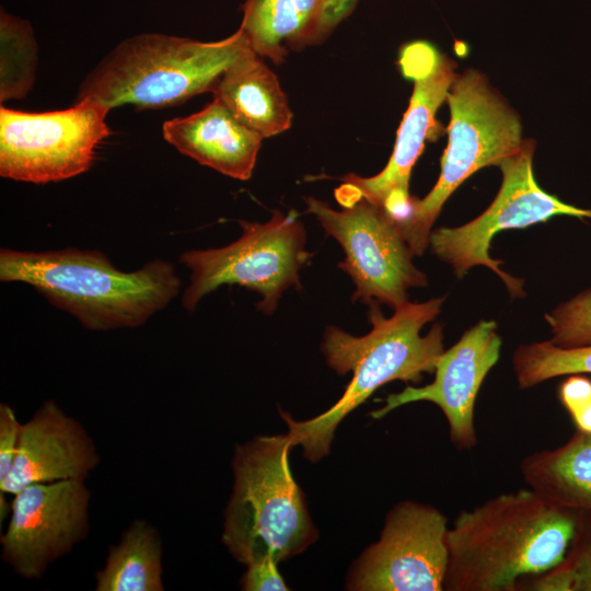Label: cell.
<instances>
[{
	"instance_id": "4316f807",
	"label": "cell",
	"mask_w": 591,
	"mask_h": 591,
	"mask_svg": "<svg viewBox=\"0 0 591 591\" xmlns=\"http://www.w3.org/2000/svg\"><path fill=\"white\" fill-rule=\"evenodd\" d=\"M241 586L245 591L288 590L278 570V563L271 558H264L247 565V570L242 577Z\"/></svg>"
},
{
	"instance_id": "603a6c76",
	"label": "cell",
	"mask_w": 591,
	"mask_h": 591,
	"mask_svg": "<svg viewBox=\"0 0 591 591\" xmlns=\"http://www.w3.org/2000/svg\"><path fill=\"white\" fill-rule=\"evenodd\" d=\"M576 528L563 560L534 577L529 590L591 591V513L576 512Z\"/></svg>"
},
{
	"instance_id": "7c38bea8",
	"label": "cell",
	"mask_w": 591,
	"mask_h": 591,
	"mask_svg": "<svg viewBox=\"0 0 591 591\" xmlns=\"http://www.w3.org/2000/svg\"><path fill=\"white\" fill-rule=\"evenodd\" d=\"M448 530V519L437 508L412 500L398 502L387 513L379 541L352 565L346 589L442 591Z\"/></svg>"
},
{
	"instance_id": "5b68a950",
	"label": "cell",
	"mask_w": 591,
	"mask_h": 591,
	"mask_svg": "<svg viewBox=\"0 0 591 591\" xmlns=\"http://www.w3.org/2000/svg\"><path fill=\"white\" fill-rule=\"evenodd\" d=\"M288 434L262 436L235 448L233 490L222 542L244 565L277 563L304 552L317 537L304 494L289 466Z\"/></svg>"
},
{
	"instance_id": "e0dca14e",
	"label": "cell",
	"mask_w": 591,
	"mask_h": 591,
	"mask_svg": "<svg viewBox=\"0 0 591 591\" xmlns=\"http://www.w3.org/2000/svg\"><path fill=\"white\" fill-rule=\"evenodd\" d=\"M162 136L178 152L229 177H252L263 137L213 96L202 109L166 120Z\"/></svg>"
},
{
	"instance_id": "44dd1931",
	"label": "cell",
	"mask_w": 591,
	"mask_h": 591,
	"mask_svg": "<svg viewBox=\"0 0 591 591\" xmlns=\"http://www.w3.org/2000/svg\"><path fill=\"white\" fill-rule=\"evenodd\" d=\"M32 24L8 11L0 12V102L24 99L32 90L37 67Z\"/></svg>"
},
{
	"instance_id": "30bf717a",
	"label": "cell",
	"mask_w": 591,
	"mask_h": 591,
	"mask_svg": "<svg viewBox=\"0 0 591 591\" xmlns=\"http://www.w3.org/2000/svg\"><path fill=\"white\" fill-rule=\"evenodd\" d=\"M534 141L525 139L522 148L505 159L500 189L489 207L474 220L456 228H439L430 233L432 253L450 264L461 278L472 267L483 265L495 271L512 297H524V281L505 273L489 256L493 237L500 231L521 229L544 222L555 216L590 218L582 209L559 200L543 190L533 173Z\"/></svg>"
},
{
	"instance_id": "7a4b0ae2",
	"label": "cell",
	"mask_w": 591,
	"mask_h": 591,
	"mask_svg": "<svg viewBox=\"0 0 591 591\" xmlns=\"http://www.w3.org/2000/svg\"><path fill=\"white\" fill-rule=\"evenodd\" d=\"M444 300L440 297L421 303L406 302L391 317L383 316L379 303L372 302L369 304L372 329L364 336L327 327L322 343L327 364L340 375L351 372L352 376L341 397L311 419L298 421L280 412L292 448L300 445L305 459L320 461L329 453L340 421L375 390L394 380L419 383L422 373L434 372L444 351L442 325L433 324L426 335H420V331L438 316Z\"/></svg>"
},
{
	"instance_id": "484cf974",
	"label": "cell",
	"mask_w": 591,
	"mask_h": 591,
	"mask_svg": "<svg viewBox=\"0 0 591 591\" xmlns=\"http://www.w3.org/2000/svg\"><path fill=\"white\" fill-rule=\"evenodd\" d=\"M22 425L16 418L13 408L4 403L0 404V482L11 471L20 441Z\"/></svg>"
},
{
	"instance_id": "8992f818",
	"label": "cell",
	"mask_w": 591,
	"mask_h": 591,
	"mask_svg": "<svg viewBox=\"0 0 591 591\" xmlns=\"http://www.w3.org/2000/svg\"><path fill=\"white\" fill-rule=\"evenodd\" d=\"M447 102L451 119L440 176L424 198H412L407 213L396 219L414 255L426 251L431 228L451 194L478 170L498 166L525 141L519 115L478 70L457 74Z\"/></svg>"
},
{
	"instance_id": "277c9868",
	"label": "cell",
	"mask_w": 591,
	"mask_h": 591,
	"mask_svg": "<svg viewBox=\"0 0 591 591\" xmlns=\"http://www.w3.org/2000/svg\"><path fill=\"white\" fill-rule=\"evenodd\" d=\"M251 44L239 28L216 42L162 33H141L121 40L85 76L76 101L93 99L108 109L179 105L213 92L223 71Z\"/></svg>"
},
{
	"instance_id": "9c48e42d",
	"label": "cell",
	"mask_w": 591,
	"mask_h": 591,
	"mask_svg": "<svg viewBox=\"0 0 591 591\" xmlns=\"http://www.w3.org/2000/svg\"><path fill=\"white\" fill-rule=\"evenodd\" d=\"M398 66L402 74L414 82V89L387 164L370 177L347 174L335 190L336 200L341 207L366 199L382 207L395 219L404 217L409 209L413 166L436 125V113L447 101L457 76L456 63L426 40L405 44L399 50Z\"/></svg>"
},
{
	"instance_id": "8fae6325",
	"label": "cell",
	"mask_w": 591,
	"mask_h": 591,
	"mask_svg": "<svg viewBox=\"0 0 591 591\" xmlns=\"http://www.w3.org/2000/svg\"><path fill=\"white\" fill-rule=\"evenodd\" d=\"M305 202L306 212L314 215L344 250L338 267L355 285L354 301L378 302L395 310L408 302L409 288L427 286V276L413 264L414 254L397 220L382 207L366 199L340 210L314 197Z\"/></svg>"
},
{
	"instance_id": "7402d4cb",
	"label": "cell",
	"mask_w": 591,
	"mask_h": 591,
	"mask_svg": "<svg viewBox=\"0 0 591 591\" xmlns=\"http://www.w3.org/2000/svg\"><path fill=\"white\" fill-rule=\"evenodd\" d=\"M520 389L570 374H591V345L561 348L549 340L519 346L512 357Z\"/></svg>"
},
{
	"instance_id": "4fadbf2b",
	"label": "cell",
	"mask_w": 591,
	"mask_h": 591,
	"mask_svg": "<svg viewBox=\"0 0 591 591\" xmlns=\"http://www.w3.org/2000/svg\"><path fill=\"white\" fill-rule=\"evenodd\" d=\"M13 496L2 559L21 577L39 579L86 536L91 493L84 480L68 479L31 484Z\"/></svg>"
},
{
	"instance_id": "2e32d148",
	"label": "cell",
	"mask_w": 591,
	"mask_h": 591,
	"mask_svg": "<svg viewBox=\"0 0 591 591\" xmlns=\"http://www.w3.org/2000/svg\"><path fill=\"white\" fill-rule=\"evenodd\" d=\"M358 0H246L240 28L263 58L280 65L290 51L324 42Z\"/></svg>"
},
{
	"instance_id": "cb8c5ba5",
	"label": "cell",
	"mask_w": 591,
	"mask_h": 591,
	"mask_svg": "<svg viewBox=\"0 0 591 591\" xmlns=\"http://www.w3.org/2000/svg\"><path fill=\"white\" fill-rule=\"evenodd\" d=\"M551 326L549 341L561 348L591 345V288L558 304L545 314Z\"/></svg>"
},
{
	"instance_id": "6da1fadb",
	"label": "cell",
	"mask_w": 591,
	"mask_h": 591,
	"mask_svg": "<svg viewBox=\"0 0 591 591\" xmlns=\"http://www.w3.org/2000/svg\"><path fill=\"white\" fill-rule=\"evenodd\" d=\"M576 517L530 488L461 511L447 533L443 590H519L524 577L542 575L563 560Z\"/></svg>"
},
{
	"instance_id": "52a82bcc",
	"label": "cell",
	"mask_w": 591,
	"mask_h": 591,
	"mask_svg": "<svg viewBox=\"0 0 591 591\" xmlns=\"http://www.w3.org/2000/svg\"><path fill=\"white\" fill-rule=\"evenodd\" d=\"M241 236L219 248L192 250L179 262L190 271L182 304L192 312L199 301L222 285H240L262 296L257 308L265 314L277 309L290 287H300L299 270L311 256L305 230L291 210H275L264 223L239 221Z\"/></svg>"
},
{
	"instance_id": "ffe728a7",
	"label": "cell",
	"mask_w": 591,
	"mask_h": 591,
	"mask_svg": "<svg viewBox=\"0 0 591 591\" xmlns=\"http://www.w3.org/2000/svg\"><path fill=\"white\" fill-rule=\"evenodd\" d=\"M162 542L144 520H135L118 544L109 547L96 572V591H163Z\"/></svg>"
},
{
	"instance_id": "ba28073f",
	"label": "cell",
	"mask_w": 591,
	"mask_h": 591,
	"mask_svg": "<svg viewBox=\"0 0 591 591\" xmlns=\"http://www.w3.org/2000/svg\"><path fill=\"white\" fill-rule=\"evenodd\" d=\"M108 109L82 99L67 109L26 113L0 108V175L44 184L88 171L100 142L109 136Z\"/></svg>"
},
{
	"instance_id": "5bb4252c",
	"label": "cell",
	"mask_w": 591,
	"mask_h": 591,
	"mask_svg": "<svg viewBox=\"0 0 591 591\" xmlns=\"http://www.w3.org/2000/svg\"><path fill=\"white\" fill-rule=\"evenodd\" d=\"M501 338L494 321H480L467 329L436 364L434 380L425 386L408 385L390 394L384 406L370 413L374 419L416 402L437 405L449 425L452 444L457 450L476 445L475 402L479 389L500 356Z\"/></svg>"
},
{
	"instance_id": "3957f363",
	"label": "cell",
	"mask_w": 591,
	"mask_h": 591,
	"mask_svg": "<svg viewBox=\"0 0 591 591\" xmlns=\"http://www.w3.org/2000/svg\"><path fill=\"white\" fill-rule=\"evenodd\" d=\"M0 280L33 287L89 331L141 326L166 308L182 287L170 262L153 259L123 271L104 253L77 247L1 248Z\"/></svg>"
},
{
	"instance_id": "9a60e30c",
	"label": "cell",
	"mask_w": 591,
	"mask_h": 591,
	"mask_svg": "<svg viewBox=\"0 0 591 591\" xmlns=\"http://www.w3.org/2000/svg\"><path fill=\"white\" fill-rule=\"evenodd\" d=\"M99 463L95 445L82 425L47 401L22 425L16 455L0 482V494L15 495L37 483L84 480Z\"/></svg>"
},
{
	"instance_id": "d6986e66",
	"label": "cell",
	"mask_w": 591,
	"mask_h": 591,
	"mask_svg": "<svg viewBox=\"0 0 591 591\" xmlns=\"http://www.w3.org/2000/svg\"><path fill=\"white\" fill-rule=\"evenodd\" d=\"M520 473L528 487L547 502L591 513V433L576 429L564 444L526 455Z\"/></svg>"
},
{
	"instance_id": "ac0fdd59",
	"label": "cell",
	"mask_w": 591,
	"mask_h": 591,
	"mask_svg": "<svg viewBox=\"0 0 591 591\" xmlns=\"http://www.w3.org/2000/svg\"><path fill=\"white\" fill-rule=\"evenodd\" d=\"M212 93L239 121L264 139L291 126L293 114L287 95L252 47L223 71Z\"/></svg>"
},
{
	"instance_id": "d4e9b609",
	"label": "cell",
	"mask_w": 591,
	"mask_h": 591,
	"mask_svg": "<svg viewBox=\"0 0 591 591\" xmlns=\"http://www.w3.org/2000/svg\"><path fill=\"white\" fill-rule=\"evenodd\" d=\"M558 398L577 430L591 433V380L570 374L559 386Z\"/></svg>"
}]
</instances>
